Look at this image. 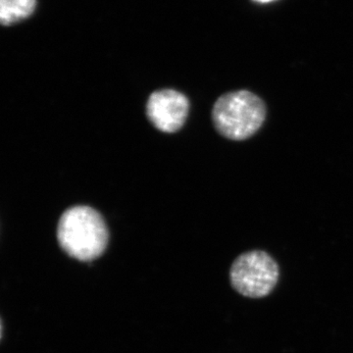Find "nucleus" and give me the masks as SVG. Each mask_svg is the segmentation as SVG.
Instances as JSON below:
<instances>
[{"label": "nucleus", "instance_id": "nucleus-1", "mask_svg": "<svg viewBox=\"0 0 353 353\" xmlns=\"http://www.w3.org/2000/svg\"><path fill=\"white\" fill-rule=\"evenodd\" d=\"M57 240L69 256L80 261H92L106 250L109 240L108 226L94 208L74 206L60 217Z\"/></svg>", "mask_w": 353, "mask_h": 353}, {"label": "nucleus", "instance_id": "nucleus-2", "mask_svg": "<svg viewBox=\"0 0 353 353\" xmlns=\"http://www.w3.org/2000/svg\"><path fill=\"white\" fill-rule=\"evenodd\" d=\"M264 101L250 90L221 95L212 109L213 124L220 134L231 141L252 138L266 119Z\"/></svg>", "mask_w": 353, "mask_h": 353}, {"label": "nucleus", "instance_id": "nucleus-3", "mask_svg": "<svg viewBox=\"0 0 353 353\" xmlns=\"http://www.w3.org/2000/svg\"><path fill=\"white\" fill-rule=\"evenodd\" d=\"M280 270L277 262L268 253L252 250L234 260L230 280L241 296L261 299L270 294L277 285Z\"/></svg>", "mask_w": 353, "mask_h": 353}, {"label": "nucleus", "instance_id": "nucleus-4", "mask_svg": "<svg viewBox=\"0 0 353 353\" xmlns=\"http://www.w3.org/2000/svg\"><path fill=\"white\" fill-rule=\"evenodd\" d=\"M190 101L185 94L174 90L153 92L146 104V114L159 131L174 132L182 128L189 114Z\"/></svg>", "mask_w": 353, "mask_h": 353}, {"label": "nucleus", "instance_id": "nucleus-5", "mask_svg": "<svg viewBox=\"0 0 353 353\" xmlns=\"http://www.w3.org/2000/svg\"><path fill=\"white\" fill-rule=\"evenodd\" d=\"M37 0H0V21L3 26L15 24L34 13Z\"/></svg>", "mask_w": 353, "mask_h": 353}, {"label": "nucleus", "instance_id": "nucleus-6", "mask_svg": "<svg viewBox=\"0 0 353 353\" xmlns=\"http://www.w3.org/2000/svg\"><path fill=\"white\" fill-rule=\"evenodd\" d=\"M255 1H259V2H270V1H273V0H255Z\"/></svg>", "mask_w": 353, "mask_h": 353}]
</instances>
